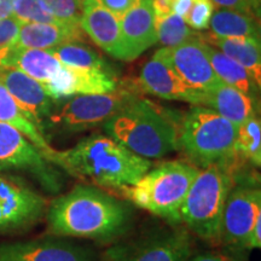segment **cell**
<instances>
[{"label":"cell","mask_w":261,"mask_h":261,"mask_svg":"<svg viewBox=\"0 0 261 261\" xmlns=\"http://www.w3.org/2000/svg\"><path fill=\"white\" fill-rule=\"evenodd\" d=\"M45 219L48 236L113 242L128 232L133 211L100 188L79 184L48 203Z\"/></svg>","instance_id":"1"},{"label":"cell","mask_w":261,"mask_h":261,"mask_svg":"<svg viewBox=\"0 0 261 261\" xmlns=\"http://www.w3.org/2000/svg\"><path fill=\"white\" fill-rule=\"evenodd\" d=\"M47 161L85 184L116 191L135 185L154 166L100 133L85 137L70 149H54Z\"/></svg>","instance_id":"2"},{"label":"cell","mask_w":261,"mask_h":261,"mask_svg":"<svg viewBox=\"0 0 261 261\" xmlns=\"http://www.w3.org/2000/svg\"><path fill=\"white\" fill-rule=\"evenodd\" d=\"M103 128L140 158L161 159L178 150L179 123L174 116L144 98L133 96L107 120Z\"/></svg>","instance_id":"3"},{"label":"cell","mask_w":261,"mask_h":261,"mask_svg":"<svg viewBox=\"0 0 261 261\" xmlns=\"http://www.w3.org/2000/svg\"><path fill=\"white\" fill-rule=\"evenodd\" d=\"M198 171L190 162L165 161L152 166L135 185L119 191L127 202L177 226L181 205Z\"/></svg>","instance_id":"4"},{"label":"cell","mask_w":261,"mask_h":261,"mask_svg":"<svg viewBox=\"0 0 261 261\" xmlns=\"http://www.w3.org/2000/svg\"><path fill=\"white\" fill-rule=\"evenodd\" d=\"M234 162L200 168L180 210V224L201 240L220 243L227 195L236 182Z\"/></svg>","instance_id":"5"},{"label":"cell","mask_w":261,"mask_h":261,"mask_svg":"<svg viewBox=\"0 0 261 261\" xmlns=\"http://www.w3.org/2000/svg\"><path fill=\"white\" fill-rule=\"evenodd\" d=\"M238 126L207 107L194 106L179 125L178 150L198 168L237 159Z\"/></svg>","instance_id":"6"},{"label":"cell","mask_w":261,"mask_h":261,"mask_svg":"<svg viewBox=\"0 0 261 261\" xmlns=\"http://www.w3.org/2000/svg\"><path fill=\"white\" fill-rule=\"evenodd\" d=\"M132 97V93L117 89L110 93L81 94L56 100L45 122L44 135L48 128L74 135L102 126Z\"/></svg>","instance_id":"7"},{"label":"cell","mask_w":261,"mask_h":261,"mask_svg":"<svg viewBox=\"0 0 261 261\" xmlns=\"http://www.w3.org/2000/svg\"><path fill=\"white\" fill-rule=\"evenodd\" d=\"M10 171L28 173L50 194H58L63 187L60 169L19 130L0 122V173Z\"/></svg>","instance_id":"8"},{"label":"cell","mask_w":261,"mask_h":261,"mask_svg":"<svg viewBox=\"0 0 261 261\" xmlns=\"http://www.w3.org/2000/svg\"><path fill=\"white\" fill-rule=\"evenodd\" d=\"M191 234L185 227L160 228L107 250L102 261H188Z\"/></svg>","instance_id":"9"},{"label":"cell","mask_w":261,"mask_h":261,"mask_svg":"<svg viewBox=\"0 0 261 261\" xmlns=\"http://www.w3.org/2000/svg\"><path fill=\"white\" fill-rule=\"evenodd\" d=\"M48 202L17 177L0 173V234L23 232L46 214Z\"/></svg>","instance_id":"10"},{"label":"cell","mask_w":261,"mask_h":261,"mask_svg":"<svg viewBox=\"0 0 261 261\" xmlns=\"http://www.w3.org/2000/svg\"><path fill=\"white\" fill-rule=\"evenodd\" d=\"M260 218V187L255 182L236 181L225 202L220 243L231 249L244 250L248 233Z\"/></svg>","instance_id":"11"},{"label":"cell","mask_w":261,"mask_h":261,"mask_svg":"<svg viewBox=\"0 0 261 261\" xmlns=\"http://www.w3.org/2000/svg\"><path fill=\"white\" fill-rule=\"evenodd\" d=\"M0 261H97V254L70 238L48 236L0 243Z\"/></svg>","instance_id":"12"},{"label":"cell","mask_w":261,"mask_h":261,"mask_svg":"<svg viewBox=\"0 0 261 261\" xmlns=\"http://www.w3.org/2000/svg\"><path fill=\"white\" fill-rule=\"evenodd\" d=\"M162 57L190 89L207 92L223 84L212 67L200 35L175 47L159 48Z\"/></svg>","instance_id":"13"},{"label":"cell","mask_w":261,"mask_h":261,"mask_svg":"<svg viewBox=\"0 0 261 261\" xmlns=\"http://www.w3.org/2000/svg\"><path fill=\"white\" fill-rule=\"evenodd\" d=\"M0 81L44 135L45 122L51 115L56 100L48 96L41 84L11 65L0 67Z\"/></svg>","instance_id":"14"},{"label":"cell","mask_w":261,"mask_h":261,"mask_svg":"<svg viewBox=\"0 0 261 261\" xmlns=\"http://www.w3.org/2000/svg\"><path fill=\"white\" fill-rule=\"evenodd\" d=\"M139 87L144 92L162 99L180 100L192 106H202L203 92H198L187 86L159 50L140 71Z\"/></svg>","instance_id":"15"},{"label":"cell","mask_w":261,"mask_h":261,"mask_svg":"<svg viewBox=\"0 0 261 261\" xmlns=\"http://www.w3.org/2000/svg\"><path fill=\"white\" fill-rule=\"evenodd\" d=\"M44 90L54 100L81 94H104L117 90L112 71L64 67L44 85Z\"/></svg>","instance_id":"16"},{"label":"cell","mask_w":261,"mask_h":261,"mask_svg":"<svg viewBox=\"0 0 261 261\" xmlns=\"http://www.w3.org/2000/svg\"><path fill=\"white\" fill-rule=\"evenodd\" d=\"M121 57L133 61L158 42L155 12L152 0H138L122 17H120Z\"/></svg>","instance_id":"17"},{"label":"cell","mask_w":261,"mask_h":261,"mask_svg":"<svg viewBox=\"0 0 261 261\" xmlns=\"http://www.w3.org/2000/svg\"><path fill=\"white\" fill-rule=\"evenodd\" d=\"M80 27L97 46L114 58L121 57L120 18L107 10L99 0H84Z\"/></svg>","instance_id":"18"},{"label":"cell","mask_w":261,"mask_h":261,"mask_svg":"<svg viewBox=\"0 0 261 261\" xmlns=\"http://www.w3.org/2000/svg\"><path fill=\"white\" fill-rule=\"evenodd\" d=\"M201 107L210 108L236 126L257 116L259 109L256 98L224 83L213 90L203 92Z\"/></svg>","instance_id":"19"},{"label":"cell","mask_w":261,"mask_h":261,"mask_svg":"<svg viewBox=\"0 0 261 261\" xmlns=\"http://www.w3.org/2000/svg\"><path fill=\"white\" fill-rule=\"evenodd\" d=\"M85 33L80 25L54 23H23L10 47L50 50L68 42H83Z\"/></svg>","instance_id":"20"},{"label":"cell","mask_w":261,"mask_h":261,"mask_svg":"<svg viewBox=\"0 0 261 261\" xmlns=\"http://www.w3.org/2000/svg\"><path fill=\"white\" fill-rule=\"evenodd\" d=\"M202 40L223 52L249 71L257 85H261V47L260 39L252 38H217L204 35Z\"/></svg>","instance_id":"21"},{"label":"cell","mask_w":261,"mask_h":261,"mask_svg":"<svg viewBox=\"0 0 261 261\" xmlns=\"http://www.w3.org/2000/svg\"><path fill=\"white\" fill-rule=\"evenodd\" d=\"M0 122L8 123L28 138L42 152L45 159L54 151V148L48 144L46 137L34 125L22 108L12 98L9 91L0 81Z\"/></svg>","instance_id":"22"},{"label":"cell","mask_w":261,"mask_h":261,"mask_svg":"<svg viewBox=\"0 0 261 261\" xmlns=\"http://www.w3.org/2000/svg\"><path fill=\"white\" fill-rule=\"evenodd\" d=\"M205 51H207L208 58H210L215 74L224 84L242 91L243 93L253 98L257 97L260 85L256 84V81L254 80V77L246 68L231 60L223 52L208 45L207 42H205Z\"/></svg>","instance_id":"23"},{"label":"cell","mask_w":261,"mask_h":261,"mask_svg":"<svg viewBox=\"0 0 261 261\" xmlns=\"http://www.w3.org/2000/svg\"><path fill=\"white\" fill-rule=\"evenodd\" d=\"M212 35L217 38L260 39L259 24L252 15L227 9H218L210 22Z\"/></svg>","instance_id":"24"},{"label":"cell","mask_w":261,"mask_h":261,"mask_svg":"<svg viewBox=\"0 0 261 261\" xmlns=\"http://www.w3.org/2000/svg\"><path fill=\"white\" fill-rule=\"evenodd\" d=\"M64 67L110 71V67L92 48L81 42H68L46 50Z\"/></svg>","instance_id":"25"},{"label":"cell","mask_w":261,"mask_h":261,"mask_svg":"<svg viewBox=\"0 0 261 261\" xmlns=\"http://www.w3.org/2000/svg\"><path fill=\"white\" fill-rule=\"evenodd\" d=\"M155 28L158 41L162 47H175L198 37L184 19L173 11L155 15Z\"/></svg>","instance_id":"26"},{"label":"cell","mask_w":261,"mask_h":261,"mask_svg":"<svg viewBox=\"0 0 261 261\" xmlns=\"http://www.w3.org/2000/svg\"><path fill=\"white\" fill-rule=\"evenodd\" d=\"M237 158H242L250 162L255 167L261 165V121L260 117L255 116L253 119L243 122L238 126L236 144Z\"/></svg>","instance_id":"27"},{"label":"cell","mask_w":261,"mask_h":261,"mask_svg":"<svg viewBox=\"0 0 261 261\" xmlns=\"http://www.w3.org/2000/svg\"><path fill=\"white\" fill-rule=\"evenodd\" d=\"M44 9L62 24L80 25L84 0H39Z\"/></svg>","instance_id":"28"},{"label":"cell","mask_w":261,"mask_h":261,"mask_svg":"<svg viewBox=\"0 0 261 261\" xmlns=\"http://www.w3.org/2000/svg\"><path fill=\"white\" fill-rule=\"evenodd\" d=\"M12 16L22 23H54L62 24L48 14L39 0H15Z\"/></svg>","instance_id":"29"},{"label":"cell","mask_w":261,"mask_h":261,"mask_svg":"<svg viewBox=\"0 0 261 261\" xmlns=\"http://www.w3.org/2000/svg\"><path fill=\"white\" fill-rule=\"evenodd\" d=\"M214 12V5L211 0H192V5L185 23L195 31H204L210 28L211 17Z\"/></svg>","instance_id":"30"},{"label":"cell","mask_w":261,"mask_h":261,"mask_svg":"<svg viewBox=\"0 0 261 261\" xmlns=\"http://www.w3.org/2000/svg\"><path fill=\"white\" fill-rule=\"evenodd\" d=\"M188 261H247V257L242 250L227 248L225 250H212L196 254L189 257Z\"/></svg>","instance_id":"31"},{"label":"cell","mask_w":261,"mask_h":261,"mask_svg":"<svg viewBox=\"0 0 261 261\" xmlns=\"http://www.w3.org/2000/svg\"><path fill=\"white\" fill-rule=\"evenodd\" d=\"M22 24L23 23L14 16L0 19V51L5 50L14 44Z\"/></svg>","instance_id":"32"},{"label":"cell","mask_w":261,"mask_h":261,"mask_svg":"<svg viewBox=\"0 0 261 261\" xmlns=\"http://www.w3.org/2000/svg\"><path fill=\"white\" fill-rule=\"evenodd\" d=\"M212 4L219 9L233 10V11L242 12V14L259 15L260 6L254 0H211Z\"/></svg>","instance_id":"33"},{"label":"cell","mask_w":261,"mask_h":261,"mask_svg":"<svg viewBox=\"0 0 261 261\" xmlns=\"http://www.w3.org/2000/svg\"><path fill=\"white\" fill-rule=\"evenodd\" d=\"M137 2L138 0H99L104 8L113 12L119 18L122 17L129 9H132L137 4Z\"/></svg>","instance_id":"34"},{"label":"cell","mask_w":261,"mask_h":261,"mask_svg":"<svg viewBox=\"0 0 261 261\" xmlns=\"http://www.w3.org/2000/svg\"><path fill=\"white\" fill-rule=\"evenodd\" d=\"M261 247V218L256 220L253 225L252 230L248 233L246 244H244V250L260 249Z\"/></svg>","instance_id":"35"},{"label":"cell","mask_w":261,"mask_h":261,"mask_svg":"<svg viewBox=\"0 0 261 261\" xmlns=\"http://www.w3.org/2000/svg\"><path fill=\"white\" fill-rule=\"evenodd\" d=\"M192 5V0H173L172 2V11L182 19L187 17L189 11H190Z\"/></svg>","instance_id":"36"},{"label":"cell","mask_w":261,"mask_h":261,"mask_svg":"<svg viewBox=\"0 0 261 261\" xmlns=\"http://www.w3.org/2000/svg\"><path fill=\"white\" fill-rule=\"evenodd\" d=\"M15 0H0V19H4L12 16Z\"/></svg>","instance_id":"37"},{"label":"cell","mask_w":261,"mask_h":261,"mask_svg":"<svg viewBox=\"0 0 261 261\" xmlns=\"http://www.w3.org/2000/svg\"><path fill=\"white\" fill-rule=\"evenodd\" d=\"M254 2H255V3H256V4L260 6V0H254Z\"/></svg>","instance_id":"38"}]
</instances>
